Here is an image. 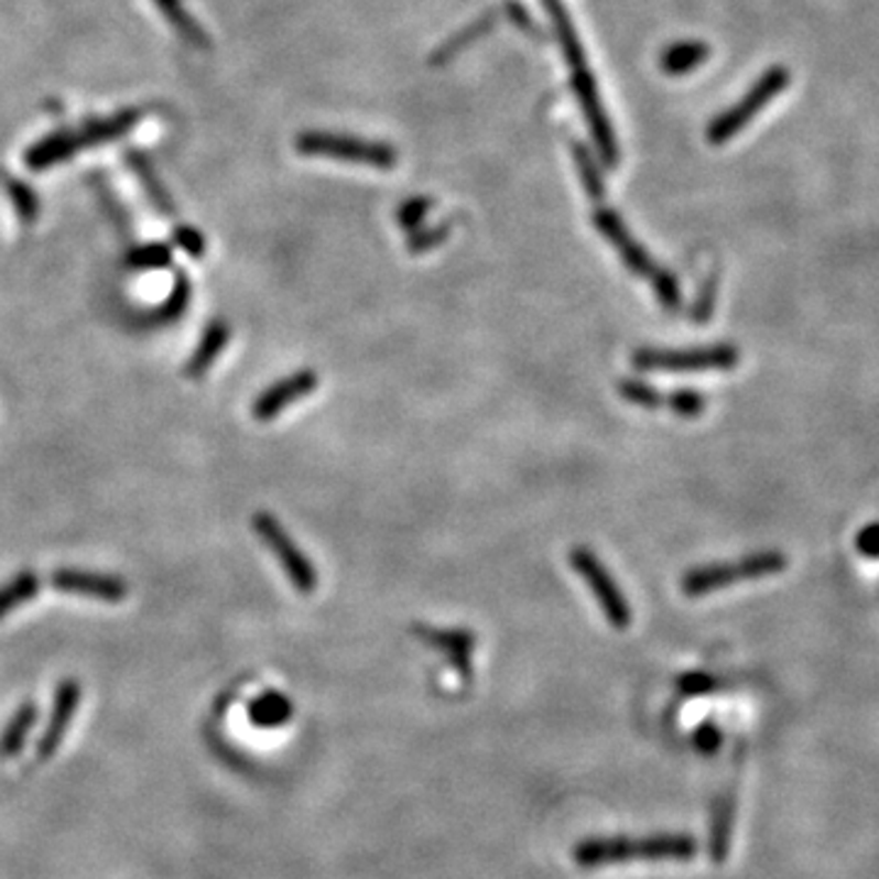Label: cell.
<instances>
[{
	"mask_svg": "<svg viewBox=\"0 0 879 879\" xmlns=\"http://www.w3.org/2000/svg\"><path fill=\"white\" fill-rule=\"evenodd\" d=\"M562 56H565V64L572 69V91L577 96V104L584 112L586 118V126L592 130V138L596 150L601 154V162L614 169L618 166V160H621V150H618V140H616V132L611 128V120H608V112L601 104V96H599V86H596V78L589 69V56H586L584 44L579 42H569V44H562Z\"/></svg>",
	"mask_w": 879,
	"mask_h": 879,
	"instance_id": "1",
	"label": "cell"
},
{
	"mask_svg": "<svg viewBox=\"0 0 879 879\" xmlns=\"http://www.w3.org/2000/svg\"><path fill=\"white\" fill-rule=\"evenodd\" d=\"M786 569V557L777 550L752 552L748 557H740L736 562H718V565L694 567L682 577V592L686 596H706L726 589V586L736 582L772 577Z\"/></svg>",
	"mask_w": 879,
	"mask_h": 879,
	"instance_id": "2",
	"label": "cell"
},
{
	"mask_svg": "<svg viewBox=\"0 0 879 879\" xmlns=\"http://www.w3.org/2000/svg\"><path fill=\"white\" fill-rule=\"evenodd\" d=\"M630 362L642 371H672V375H684V371H726L740 362V352L736 345L728 343L684 349L640 347L630 357Z\"/></svg>",
	"mask_w": 879,
	"mask_h": 879,
	"instance_id": "3",
	"label": "cell"
},
{
	"mask_svg": "<svg viewBox=\"0 0 879 879\" xmlns=\"http://www.w3.org/2000/svg\"><path fill=\"white\" fill-rule=\"evenodd\" d=\"M296 150L308 156H325V160L375 169H393L399 164V152L391 144L349 138V134L340 132H301L296 138Z\"/></svg>",
	"mask_w": 879,
	"mask_h": 879,
	"instance_id": "4",
	"label": "cell"
},
{
	"mask_svg": "<svg viewBox=\"0 0 879 879\" xmlns=\"http://www.w3.org/2000/svg\"><path fill=\"white\" fill-rule=\"evenodd\" d=\"M789 82H792V74H789L786 66H772V69L764 72L736 106H730L728 110H724L720 116L712 120V126L706 130L708 142L726 144L728 140L736 138L742 128L750 126V120L758 116L760 110L768 108L777 96L786 91Z\"/></svg>",
	"mask_w": 879,
	"mask_h": 879,
	"instance_id": "5",
	"label": "cell"
},
{
	"mask_svg": "<svg viewBox=\"0 0 879 879\" xmlns=\"http://www.w3.org/2000/svg\"><path fill=\"white\" fill-rule=\"evenodd\" d=\"M569 562L572 569L579 574L586 586H589V592L594 594V599L599 604L606 621L616 630H626L630 621H633L630 604L626 599V594L618 589L611 572L601 565V560L596 557L589 547H574L569 552Z\"/></svg>",
	"mask_w": 879,
	"mask_h": 879,
	"instance_id": "6",
	"label": "cell"
},
{
	"mask_svg": "<svg viewBox=\"0 0 879 879\" xmlns=\"http://www.w3.org/2000/svg\"><path fill=\"white\" fill-rule=\"evenodd\" d=\"M252 525L257 535L264 540V545L279 557L281 569H284L289 582L293 584V589L301 594H313L318 589V572H315L311 560L303 555L299 545L293 543V538L286 533V528L272 513H257L252 518Z\"/></svg>",
	"mask_w": 879,
	"mask_h": 879,
	"instance_id": "7",
	"label": "cell"
},
{
	"mask_svg": "<svg viewBox=\"0 0 879 879\" xmlns=\"http://www.w3.org/2000/svg\"><path fill=\"white\" fill-rule=\"evenodd\" d=\"M594 228L604 235V240H608L614 245V250L621 257V262L630 269V274H636L638 279H648L652 281L658 274L660 269L655 264V259L648 254V250L642 245H638V240L630 235V230L626 228V223L621 220V216L614 208L608 206H599L594 210Z\"/></svg>",
	"mask_w": 879,
	"mask_h": 879,
	"instance_id": "8",
	"label": "cell"
},
{
	"mask_svg": "<svg viewBox=\"0 0 879 879\" xmlns=\"http://www.w3.org/2000/svg\"><path fill=\"white\" fill-rule=\"evenodd\" d=\"M315 389H318V375L313 369H301L259 393L252 403V415L257 421H274L291 403L311 397Z\"/></svg>",
	"mask_w": 879,
	"mask_h": 879,
	"instance_id": "9",
	"label": "cell"
},
{
	"mask_svg": "<svg viewBox=\"0 0 879 879\" xmlns=\"http://www.w3.org/2000/svg\"><path fill=\"white\" fill-rule=\"evenodd\" d=\"M52 586L56 592L82 594V596H91V599H104V601H122L128 596L126 582L118 577H108V574H94V572L59 569L52 574Z\"/></svg>",
	"mask_w": 879,
	"mask_h": 879,
	"instance_id": "10",
	"label": "cell"
},
{
	"mask_svg": "<svg viewBox=\"0 0 879 879\" xmlns=\"http://www.w3.org/2000/svg\"><path fill=\"white\" fill-rule=\"evenodd\" d=\"M419 636L431 642L435 650L443 652L455 664L462 677H471V655H475V633L469 630H437V628H419Z\"/></svg>",
	"mask_w": 879,
	"mask_h": 879,
	"instance_id": "11",
	"label": "cell"
},
{
	"mask_svg": "<svg viewBox=\"0 0 879 879\" xmlns=\"http://www.w3.org/2000/svg\"><path fill=\"white\" fill-rule=\"evenodd\" d=\"M499 18H501V6L487 10V13H481L477 20H471L469 25H465L459 32H455V35L449 37L447 42L440 44V47L431 54V59H427V64H431V66L449 64L459 52H465L477 40H481L484 35H487V32H491L496 28V22H499Z\"/></svg>",
	"mask_w": 879,
	"mask_h": 879,
	"instance_id": "12",
	"label": "cell"
},
{
	"mask_svg": "<svg viewBox=\"0 0 879 879\" xmlns=\"http://www.w3.org/2000/svg\"><path fill=\"white\" fill-rule=\"evenodd\" d=\"M78 150H84V146L78 142L76 132H66V130L52 132L44 140L30 146L25 154V164L32 169V172H44V169L50 166L69 162Z\"/></svg>",
	"mask_w": 879,
	"mask_h": 879,
	"instance_id": "13",
	"label": "cell"
},
{
	"mask_svg": "<svg viewBox=\"0 0 879 879\" xmlns=\"http://www.w3.org/2000/svg\"><path fill=\"white\" fill-rule=\"evenodd\" d=\"M138 122H140V110H122L112 118L86 122L82 130H76V134H78V142H82V146L108 144L112 140L122 138V134H128L134 126H138Z\"/></svg>",
	"mask_w": 879,
	"mask_h": 879,
	"instance_id": "14",
	"label": "cell"
},
{
	"mask_svg": "<svg viewBox=\"0 0 879 879\" xmlns=\"http://www.w3.org/2000/svg\"><path fill=\"white\" fill-rule=\"evenodd\" d=\"M708 56H712V47L706 42H677L660 54V69L670 76H684L706 64Z\"/></svg>",
	"mask_w": 879,
	"mask_h": 879,
	"instance_id": "15",
	"label": "cell"
},
{
	"mask_svg": "<svg viewBox=\"0 0 879 879\" xmlns=\"http://www.w3.org/2000/svg\"><path fill=\"white\" fill-rule=\"evenodd\" d=\"M228 340H230V328H228V325H225L223 321L210 323V325H208V330L203 333V337H200V343H198V347H196L194 357L188 359L186 375H188V377H194V379L206 375L208 367L220 357L223 347L228 345Z\"/></svg>",
	"mask_w": 879,
	"mask_h": 879,
	"instance_id": "16",
	"label": "cell"
},
{
	"mask_svg": "<svg viewBox=\"0 0 879 879\" xmlns=\"http://www.w3.org/2000/svg\"><path fill=\"white\" fill-rule=\"evenodd\" d=\"M154 6L162 10V15L169 20V25H172L188 44L203 50L210 47L208 35L198 28V22L186 13L182 0H154Z\"/></svg>",
	"mask_w": 879,
	"mask_h": 879,
	"instance_id": "17",
	"label": "cell"
},
{
	"mask_svg": "<svg viewBox=\"0 0 879 879\" xmlns=\"http://www.w3.org/2000/svg\"><path fill=\"white\" fill-rule=\"evenodd\" d=\"M572 154H574V164H577V172H579L586 196L594 200H601L606 196V184H604V176L599 172V164H596L592 150L582 142H572Z\"/></svg>",
	"mask_w": 879,
	"mask_h": 879,
	"instance_id": "18",
	"label": "cell"
},
{
	"mask_svg": "<svg viewBox=\"0 0 879 879\" xmlns=\"http://www.w3.org/2000/svg\"><path fill=\"white\" fill-rule=\"evenodd\" d=\"M78 696H82V690H78L76 682H64L62 690L56 692V708H54V716H52V726L47 738H44V746L52 748L56 746V740H59L62 730L66 728V720L74 714V708L78 704Z\"/></svg>",
	"mask_w": 879,
	"mask_h": 879,
	"instance_id": "19",
	"label": "cell"
},
{
	"mask_svg": "<svg viewBox=\"0 0 879 879\" xmlns=\"http://www.w3.org/2000/svg\"><path fill=\"white\" fill-rule=\"evenodd\" d=\"M128 162H130V166L134 169V174L140 176V184L144 186L146 196H150V198L154 200V206L160 208V210H164V213H174L172 198H169L166 188L160 184V178L154 176V169H152L150 162L144 160V154H140V152H128Z\"/></svg>",
	"mask_w": 879,
	"mask_h": 879,
	"instance_id": "20",
	"label": "cell"
},
{
	"mask_svg": "<svg viewBox=\"0 0 879 879\" xmlns=\"http://www.w3.org/2000/svg\"><path fill=\"white\" fill-rule=\"evenodd\" d=\"M40 592V579L32 572H22L13 582H8L3 589H0V618L8 616L13 608L20 604L30 601L32 596Z\"/></svg>",
	"mask_w": 879,
	"mask_h": 879,
	"instance_id": "21",
	"label": "cell"
},
{
	"mask_svg": "<svg viewBox=\"0 0 879 879\" xmlns=\"http://www.w3.org/2000/svg\"><path fill=\"white\" fill-rule=\"evenodd\" d=\"M291 716V704L281 694H264L252 706V718L259 726H281Z\"/></svg>",
	"mask_w": 879,
	"mask_h": 879,
	"instance_id": "22",
	"label": "cell"
},
{
	"mask_svg": "<svg viewBox=\"0 0 879 879\" xmlns=\"http://www.w3.org/2000/svg\"><path fill=\"white\" fill-rule=\"evenodd\" d=\"M664 403L670 405V411L677 415V419L692 421L706 411L708 401L704 393H698L696 389H674L670 397H664Z\"/></svg>",
	"mask_w": 879,
	"mask_h": 879,
	"instance_id": "23",
	"label": "cell"
},
{
	"mask_svg": "<svg viewBox=\"0 0 879 879\" xmlns=\"http://www.w3.org/2000/svg\"><path fill=\"white\" fill-rule=\"evenodd\" d=\"M618 393H621L623 401L640 405V409H648V411L664 405L662 393L652 384H648V381H640V379H623L621 384H618Z\"/></svg>",
	"mask_w": 879,
	"mask_h": 879,
	"instance_id": "24",
	"label": "cell"
},
{
	"mask_svg": "<svg viewBox=\"0 0 879 879\" xmlns=\"http://www.w3.org/2000/svg\"><path fill=\"white\" fill-rule=\"evenodd\" d=\"M435 208V200L433 198H427V196H415V198H409V200H403L401 206H399V210H397V223L401 225V230H405V232H415V230H421V225H423V220L427 218V213H431Z\"/></svg>",
	"mask_w": 879,
	"mask_h": 879,
	"instance_id": "25",
	"label": "cell"
},
{
	"mask_svg": "<svg viewBox=\"0 0 879 879\" xmlns=\"http://www.w3.org/2000/svg\"><path fill=\"white\" fill-rule=\"evenodd\" d=\"M8 194H10V200H13L18 218L22 223L30 225V223L37 220V216H40V198H37L35 191H32L28 184H22V182H8Z\"/></svg>",
	"mask_w": 879,
	"mask_h": 879,
	"instance_id": "26",
	"label": "cell"
},
{
	"mask_svg": "<svg viewBox=\"0 0 879 879\" xmlns=\"http://www.w3.org/2000/svg\"><path fill=\"white\" fill-rule=\"evenodd\" d=\"M449 232H453V223H440V225H433V228L415 230L409 235V242H405V247H409V252H413V254H423V252L435 250V247L443 245L449 238Z\"/></svg>",
	"mask_w": 879,
	"mask_h": 879,
	"instance_id": "27",
	"label": "cell"
},
{
	"mask_svg": "<svg viewBox=\"0 0 879 879\" xmlns=\"http://www.w3.org/2000/svg\"><path fill=\"white\" fill-rule=\"evenodd\" d=\"M652 293H655L660 306H664L668 311H677L682 306V289H680V281L674 279L672 272L668 269H660V274L650 281Z\"/></svg>",
	"mask_w": 879,
	"mask_h": 879,
	"instance_id": "28",
	"label": "cell"
},
{
	"mask_svg": "<svg viewBox=\"0 0 879 879\" xmlns=\"http://www.w3.org/2000/svg\"><path fill=\"white\" fill-rule=\"evenodd\" d=\"M169 262H172V250L166 245H144L128 257V264L138 269H162L169 267Z\"/></svg>",
	"mask_w": 879,
	"mask_h": 879,
	"instance_id": "29",
	"label": "cell"
},
{
	"mask_svg": "<svg viewBox=\"0 0 879 879\" xmlns=\"http://www.w3.org/2000/svg\"><path fill=\"white\" fill-rule=\"evenodd\" d=\"M716 286H718V279L716 274L708 276L702 289H698V296L692 306V321L694 323H708L712 321V313L716 306Z\"/></svg>",
	"mask_w": 879,
	"mask_h": 879,
	"instance_id": "30",
	"label": "cell"
},
{
	"mask_svg": "<svg viewBox=\"0 0 879 879\" xmlns=\"http://www.w3.org/2000/svg\"><path fill=\"white\" fill-rule=\"evenodd\" d=\"M501 15L509 18L516 28H521L523 32L533 35L535 40L543 37V32H540V28L533 22V15L528 13V8L523 3H518V0H506V3L501 6Z\"/></svg>",
	"mask_w": 879,
	"mask_h": 879,
	"instance_id": "31",
	"label": "cell"
},
{
	"mask_svg": "<svg viewBox=\"0 0 879 879\" xmlns=\"http://www.w3.org/2000/svg\"><path fill=\"white\" fill-rule=\"evenodd\" d=\"M174 238L178 242V247L194 259H200L203 252H206V240H203V235L196 228H188V225H182V228H176Z\"/></svg>",
	"mask_w": 879,
	"mask_h": 879,
	"instance_id": "32",
	"label": "cell"
},
{
	"mask_svg": "<svg viewBox=\"0 0 879 879\" xmlns=\"http://www.w3.org/2000/svg\"><path fill=\"white\" fill-rule=\"evenodd\" d=\"M32 720H35V708L32 706H25L22 708V712L15 716V720L13 724H10V728H8V732H6V750H13L18 742L22 740V736H25L28 732V728L32 726Z\"/></svg>",
	"mask_w": 879,
	"mask_h": 879,
	"instance_id": "33",
	"label": "cell"
},
{
	"mask_svg": "<svg viewBox=\"0 0 879 879\" xmlns=\"http://www.w3.org/2000/svg\"><path fill=\"white\" fill-rule=\"evenodd\" d=\"M855 547H858L860 555L877 560L879 557V523H870L867 528H862L858 538H855Z\"/></svg>",
	"mask_w": 879,
	"mask_h": 879,
	"instance_id": "34",
	"label": "cell"
},
{
	"mask_svg": "<svg viewBox=\"0 0 879 879\" xmlns=\"http://www.w3.org/2000/svg\"><path fill=\"white\" fill-rule=\"evenodd\" d=\"M680 686L684 694L694 696V694H708L716 686V682L712 677H706V674H690V677H684L680 682Z\"/></svg>",
	"mask_w": 879,
	"mask_h": 879,
	"instance_id": "35",
	"label": "cell"
},
{
	"mask_svg": "<svg viewBox=\"0 0 879 879\" xmlns=\"http://www.w3.org/2000/svg\"><path fill=\"white\" fill-rule=\"evenodd\" d=\"M186 301H188V284H186L184 279H178V286L174 289V296H172V301H169L166 313L169 315H178V313H182V308L186 306Z\"/></svg>",
	"mask_w": 879,
	"mask_h": 879,
	"instance_id": "36",
	"label": "cell"
}]
</instances>
